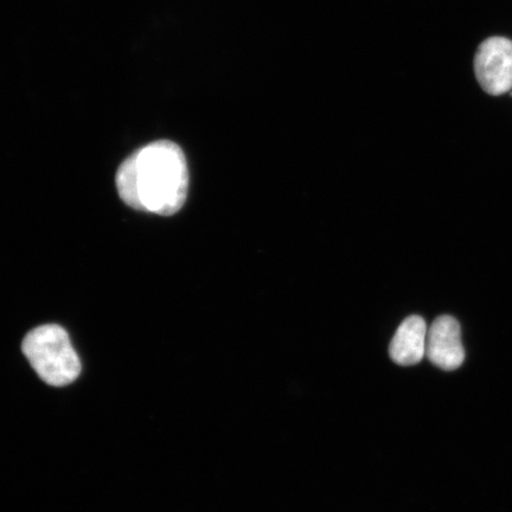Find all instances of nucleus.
Returning a JSON list of instances; mask_svg holds the SVG:
<instances>
[{"label":"nucleus","mask_w":512,"mask_h":512,"mask_svg":"<svg viewBox=\"0 0 512 512\" xmlns=\"http://www.w3.org/2000/svg\"><path fill=\"white\" fill-rule=\"evenodd\" d=\"M22 350L37 375L50 386H68L81 373L80 358L60 325H42L31 330L24 338Z\"/></svg>","instance_id":"obj_2"},{"label":"nucleus","mask_w":512,"mask_h":512,"mask_svg":"<svg viewBox=\"0 0 512 512\" xmlns=\"http://www.w3.org/2000/svg\"><path fill=\"white\" fill-rule=\"evenodd\" d=\"M457 319L441 316L434 320L427 332L426 356L434 366L452 371L465 360V350Z\"/></svg>","instance_id":"obj_4"},{"label":"nucleus","mask_w":512,"mask_h":512,"mask_svg":"<svg viewBox=\"0 0 512 512\" xmlns=\"http://www.w3.org/2000/svg\"><path fill=\"white\" fill-rule=\"evenodd\" d=\"M475 73L483 91L494 96L512 89V41L490 37L480 44L475 56Z\"/></svg>","instance_id":"obj_3"},{"label":"nucleus","mask_w":512,"mask_h":512,"mask_svg":"<svg viewBox=\"0 0 512 512\" xmlns=\"http://www.w3.org/2000/svg\"><path fill=\"white\" fill-rule=\"evenodd\" d=\"M115 181L119 196L128 207L162 216L175 215L187 201V158L177 144L159 140L126 158Z\"/></svg>","instance_id":"obj_1"},{"label":"nucleus","mask_w":512,"mask_h":512,"mask_svg":"<svg viewBox=\"0 0 512 512\" xmlns=\"http://www.w3.org/2000/svg\"><path fill=\"white\" fill-rule=\"evenodd\" d=\"M427 325L424 318L411 316L403 320L390 343L389 354L400 366H414L426 356Z\"/></svg>","instance_id":"obj_5"}]
</instances>
